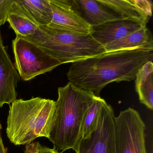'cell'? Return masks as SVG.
<instances>
[{
    "label": "cell",
    "instance_id": "obj_20",
    "mask_svg": "<svg viewBox=\"0 0 153 153\" xmlns=\"http://www.w3.org/2000/svg\"><path fill=\"white\" fill-rule=\"evenodd\" d=\"M38 141L32 142L26 145L25 153H39V145Z\"/></svg>",
    "mask_w": 153,
    "mask_h": 153
},
{
    "label": "cell",
    "instance_id": "obj_17",
    "mask_svg": "<svg viewBox=\"0 0 153 153\" xmlns=\"http://www.w3.org/2000/svg\"><path fill=\"white\" fill-rule=\"evenodd\" d=\"M100 97H97L87 110L83 117L80 128L79 140L89 135L97 123L98 114L103 105L106 103Z\"/></svg>",
    "mask_w": 153,
    "mask_h": 153
},
{
    "label": "cell",
    "instance_id": "obj_5",
    "mask_svg": "<svg viewBox=\"0 0 153 153\" xmlns=\"http://www.w3.org/2000/svg\"><path fill=\"white\" fill-rule=\"evenodd\" d=\"M15 66L23 81L32 80L61 65L36 45L19 36L12 42Z\"/></svg>",
    "mask_w": 153,
    "mask_h": 153
},
{
    "label": "cell",
    "instance_id": "obj_21",
    "mask_svg": "<svg viewBox=\"0 0 153 153\" xmlns=\"http://www.w3.org/2000/svg\"><path fill=\"white\" fill-rule=\"evenodd\" d=\"M39 153H60L54 149H51L47 147L39 145Z\"/></svg>",
    "mask_w": 153,
    "mask_h": 153
},
{
    "label": "cell",
    "instance_id": "obj_22",
    "mask_svg": "<svg viewBox=\"0 0 153 153\" xmlns=\"http://www.w3.org/2000/svg\"><path fill=\"white\" fill-rule=\"evenodd\" d=\"M0 153H7V149L4 146L1 137H0Z\"/></svg>",
    "mask_w": 153,
    "mask_h": 153
},
{
    "label": "cell",
    "instance_id": "obj_16",
    "mask_svg": "<svg viewBox=\"0 0 153 153\" xmlns=\"http://www.w3.org/2000/svg\"><path fill=\"white\" fill-rule=\"evenodd\" d=\"M103 5L123 19H131L148 22L149 19L142 14L132 0H98Z\"/></svg>",
    "mask_w": 153,
    "mask_h": 153
},
{
    "label": "cell",
    "instance_id": "obj_4",
    "mask_svg": "<svg viewBox=\"0 0 153 153\" xmlns=\"http://www.w3.org/2000/svg\"><path fill=\"white\" fill-rule=\"evenodd\" d=\"M21 37L36 45L61 65L106 53L90 34L76 33L50 25L39 26L34 34Z\"/></svg>",
    "mask_w": 153,
    "mask_h": 153
},
{
    "label": "cell",
    "instance_id": "obj_3",
    "mask_svg": "<svg viewBox=\"0 0 153 153\" xmlns=\"http://www.w3.org/2000/svg\"><path fill=\"white\" fill-rule=\"evenodd\" d=\"M56 102L40 97L16 99L10 107L6 132L11 143L27 145L36 139H49L55 119Z\"/></svg>",
    "mask_w": 153,
    "mask_h": 153
},
{
    "label": "cell",
    "instance_id": "obj_2",
    "mask_svg": "<svg viewBox=\"0 0 153 153\" xmlns=\"http://www.w3.org/2000/svg\"><path fill=\"white\" fill-rule=\"evenodd\" d=\"M97 97L70 81L58 88L55 121L49 138L53 149L61 153L71 149L76 151L83 117Z\"/></svg>",
    "mask_w": 153,
    "mask_h": 153
},
{
    "label": "cell",
    "instance_id": "obj_18",
    "mask_svg": "<svg viewBox=\"0 0 153 153\" xmlns=\"http://www.w3.org/2000/svg\"><path fill=\"white\" fill-rule=\"evenodd\" d=\"M14 0H0V27L7 20Z\"/></svg>",
    "mask_w": 153,
    "mask_h": 153
},
{
    "label": "cell",
    "instance_id": "obj_10",
    "mask_svg": "<svg viewBox=\"0 0 153 153\" xmlns=\"http://www.w3.org/2000/svg\"><path fill=\"white\" fill-rule=\"evenodd\" d=\"M20 77L3 45L0 29V108L16 99Z\"/></svg>",
    "mask_w": 153,
    "mask_h": 153
},
{
    "label": "cell",
    "instance_id": "obj_11",
    "mask_svg": "<svg viewBox=\"0 0 153 153\" xmlns=\"http://www.w3.org/2000/svg\"><path fill=\"white\" fill-rule=\"evenodd\" d=\"M83 19L91 27L121 19V17L100 3L98 0L72 1Z\"/></svg>",
    "mask_w": 153,
    "mask_h": 153
},
{
    "label": "cell",
    "instance_id": "obj_7",
    "mask_svg": "<svg viewBox=\"0 0 153 153\" xmlns=\"http://www.w3.org/2000/svg\"><path fill=\"white\" fill-rule=\"evenodd\" d=\"M113 109L105 103L100 110L96 125L85 137L80 139L76 153H116Z\"/></svg>",
    "mask_w": 153,
    "mask_h": 153
},
{
    "label": "cell",
    "instance_id": "obj_8",
    "mask_svg": "<svg viewBox=\"0 0 153 153\" xmlns=\"http://www.w3.org/2000/svg\"><path fill=\"white\" fill-rule=\"evenodd\" d=\"M52 11L50 25L81 34H90L92 27L83 19L72 1L49 0Z\"/></svg>",
    "mask_w": 153,
    "mask_h": 153
},
{
    "label": "cell",
    "instance_id": "obj_13",
    "mask_svg": "<svg viewBox=\"0 0 153 153\" xmlns=\"http://www.w3.org/2000/svg\"><path fill=\"white\" fill-rule=\"evenodd\" d=\"M7 21L17 36L20 37L34 34L39 26L16 0H14Z\"/></svg>",
    "mask_w": 153,
    "mask_h": 153
},
{
    "label": "cell",
    "instance_id": "obj_6",
    "mask_svg": "<svg viewBox=\"0 0 153 153\" xmlns=\"http://www.w3.org/2000/svg\"><path fill=\"white\" fill-rule=\"evenodd\" d=\"M146 125L137 111L131 107L114 118L116 153H147Z\"/></svg>",
    "mask_w": 153,
    "mask_h": 153
},
{
    "label": "cell",
    "instance_id": "obj_23",
    "mask_svg": "<svg viewBox=\"0 0 153 153\" xmlns=\"http://www.w3.org/2000/svg\"><path fill=\"white\" fill-rule=\"evenodd\" d=\"M1 130H2V126H1V124L0 123V137H1Z\"/></svg>",
    "mask_w": 153,
    "mask_h": 153
},
{
    "label": "cell",
    "instance_id": "obj_19",
    "mask_svg": "<svg viewBox=\"0 0 153 153\" xmlns=\"http://www.w3.org/2000/svg\"><path fill=\"white\" fill-rule=\"evenodd\" d=\"M138 9L146 16L150 18L152 16L153 2L148 0H132Z\"/></svg>",
    "mask_w": 153,
    "mask_h": 153
},
{
    "label": "cell",
    "instance_id": "obj_14",
    "mask_svg": "<svg viewBox=\"0 0 153 153\" xmlns=\"http://www.w3.org/2000/svg\"><path fill=\"white\" fill-rule=\"evenodd\" d=\"M153 64L145 63L138 71L135 78V88L140 102L149 110L153 108Z\"/></svg>",
    "mask_w": 153,
    "mask_h": 153
},
{
    "label": "cell",
    "instance_id": "obj_12",
    "mask_svg": "<svg viewBox=\"0 0 153 153\" xmlns=\"http://www.w3.org/2000/svg\"><path fill=\"white\" fill-rule=\"evenodd\" d=\"M106 53L142 49L153 50L152 34L146 26L104 46Z\"/></svg>",
    "mask_w": 153,
    "mask_h": 153
},
{
    "label": "cell",
    "instance_id": "obj_1",
    "mask_svg": "<svg viewBox=\"0 0 153 153\" xmlns=\"http://www.w3.org/2000/svg\"><path fill=\"white\" fill-rule=\"evenodd\" d=\"M153 50L137 49L105 53L73 62L67 77L80 89L100 97L110 83L135 80L140 69L153 61Z\"/></svg>",
    "mask_w": 153,
    "mask_h": 153
},
{
    "label": "cell",
    "instance_id": "obj_15",
    "mask_svg": "<svg viewBox=\"0 0 153 153\" xmlns=\"http://www.w3.org/2000/svg\"><path fill=\"white\" fill-rule=\"evenodd\" d=\"M38 26L51 23L52 11L49 0H16Z\"/></svg>",
    "mask_w": 153,
    "mask_h": 153
},
{
    "label": "cell",
    "instance_id": "obj_9",
    "mask_svg": "<svg viewBox=\"0 0 153 153\" xmlns=\"http://www.w3.org/2000/svg\"><path fill=\"white\" fill-rule=\"evenodd\" d=\"M148 22L131 19H121L92 27L90 34L105 45L134 33L146 26Z\"/></svg>",
    "mask_w": 153,
    "mask_h": 153
}]
</instances>
